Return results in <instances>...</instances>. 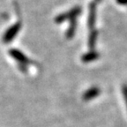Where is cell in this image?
I'll return each mask as SVG.
<instances>
[{
	"label": "cell",
	"instance_id": "1",
	"mask_svg": "<svg viewBox=\"0 0 127 127\" xmlns=\"http://www.w3.org/2000/svg\"><path fill=\"white\" fill-rule=\"evenodd\" d=\"M20 28H21V24H20V21H19L18 23L12 25V26L11 27V28H9L4 34L3 41L4 42V43H9L10 42H12V40L16 37V35L18 34Z\"/></svg>",
	"mask_w": 127,
	"mask_h": 127
},
{
	"label": "cell",
	"instance_id": "2",
	"mask_svg": "<svg viewBox=\"0 0 127 127\" xmlns=\"http://www.w3.org/2000/svg\"><path fill=\"white\" fill-rule=\"evenodd\" d=\"M9 53H10V55L12 57V58H14V59L19 63V64H20V65L22 66L23 69H25L24 66L29 64V62H30L29 59H28L22 52H20V50H16V49H12Z\"/></svg>",
	"mask_w": 127,
	"mask_h": 127
},
{
	"label": "cell",
	"instance_id": "3",
	"mask_svg": "<svg viewBox=\"0 0 127 127\" xmlns=\"http://www.w3.org/2000/svg\"><path fill=\"white\" fill-rule=\"evenodd\" d=\"M79 12H80V8L75 7L73 9H71V11H69L68 12H66V13L61 14L58 17H57L56 20H57L58 23H60V22L65 20H73V19H75V17H77L79 15Z\"/></svg>",
	"mask_w": 127,
	"mask_h": 127
},
{
	"label": "cell",
	"instance_id": "4",
	"mask_svg": "<svg viewBox=\"0 0 127 127\" xmlns=\"http://www.w3.org/2000/svg\"><path fill=\"white\" fill-rule=\"evenodd\" d=\"M100 94V90L98 89L97 87H92L90 89H88L83 95V99L86 101H88V100H91L93 98L96 97L98 95Z\"/></svg>",
	"mask_w": 127,
	"mask_h": 127
},
{
	"label": "cell",
	"instance_id": "5",
	"mask_svg": "<svg viewBox=\"0 0 127 127\" xmlns=\"http://www.w3.org/2000/svg\"><path fill=\"white\" fill-rule=\"evenodd\" d=\"M95 23V4H91L89 9V17H88V26L90 29L94 28Z\"/></svg>",
	"mask_w": 127,
	"mask_h": 127
},
{
	"label": "cell",
	"instance_id": "6",
	"mask_svg": "<svg viewBox=\"0 0 127 127\" xmlns=\"http://www.w3.org/2000/svg\"><path fill=\"white\" fill-rule=\"evenodd\" d=\"M97 58H98V54L94 51H91L82 57V61L85 62V63H89V62H92V61H94V60H95Z\"/></svg>",
	"mask_w": 127,
	"mask_h": 127
},
{
	"label": "cell",
	"instance_id": "7",
	"mask_svg": "<svg viewBox=\"0 0 127 127\" xmlns=\"http://www.w3.org/2000/svg\"><path fill=\"white\" fill-rule=\"evenodd\" d=\"M97 39V32L96 31H92V33L90 34L89 39H88V45L91 49H93L95 45V42Z\"/></svg>",
	"mask_w": 127,
	"mask_h": 127
},
{
	"label": "cell",
	"instance_id": "8",
	"mask_svg": "<svg viewBox=\"0 0 127 127\" xmlns=\"http://www.w3.org/2000/svg\"><path fill=\"white\" fill-rule=\"evenodd\" d=\"M123 95H124L125 103H126V105H127V86H124L123 87Z\"/></svg>",
	"mask_w": 127,
	"mask_h": 127
},
{
	"label": "cell",
	"instance_id": "9",
	"mask_svg": "<svg viewBox=\"0 0 127 127\" xmlns=\"http://www.w3.org/2000/svg\"><path fill=\"white\" fill-rule=\"evenodd\" d=\"M118 4H127V0H117Z\"/></svg>",
	"mask_w": 127,
	"mask_h": 127
},
{
	"label": "cell",
	"instance_id": "10",
	"mask_svg": "<svg viewBox=\"0 0 127 127\" xmlns=\"http://www.w3.org/2000/svg\"><path fill=\"white\" fill-rule=\"evenodd\" d=\"M97 1H100V0H97Z\"/></svg>",
	"mask_w": 127,
	"mask_h": 127
}]
</instances>
